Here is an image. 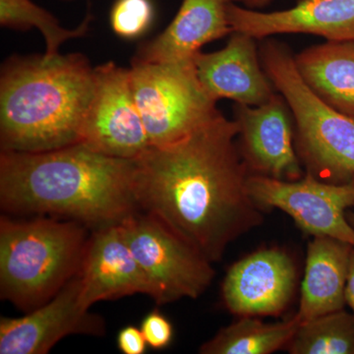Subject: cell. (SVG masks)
<instances>
[{"label": "cell", "mask_w": 354, "mask_h": 354, "mask_svg": "<svg viewBox=\"0 0 354 354\" xmlns=\"http://www.w3.org/2000/svg\"><path fill=\"white\" fill-rule=\"evenodd\" d=\"M236 121L221 114L188 136L135 158L140 211L157 216L212 263L264 221L247 187Z\"/></svg>", "instance_id": "6da1fadb"}, {"label": "cell", "mask_w": 354, "mask_h": 354, "mask_svg": "<svg viewBox=\"0 0 354 354\" xmlns=\"http://www.w3.org/2000/svg\"><path fill=\"white\" fill-rule=\"evenodd\" d=\"M135 158L111 157L82 143L0 153V205L16 215H53L88 227L118 225L139 211Z\"/></svg>", "instance_id": "7a4b0ae2"}, {"label": "cell", "mask_w": 354, "mask_h": 354, "mask_svg": "<svg viewBox=\"0 0 354 354\" xmlns=\"http://www.w3.org/2000/svg\"><path fill=\"white\" fill-rule=\"evenodd\" d=\"M95 88V68L78 53L9 59L0 78L1 151L80 143Z\"/></svg>", "instance_id": "3957f363"}, {"label": "cell", "mask_w": 354, "mask_h": 354, "mask_svg": "<svg viewBox=\"0 0 354 354\" xmlns=\"http://www.w3.org/2000/svg\"><path fill=\"white\" fill-rule=\"evenodd\" d=\"M79 221L0 218V295L32 311L50 301L80 272L88 241Z\"/></svg>", "instance_id": "277c9868"}, {"label": "cell", "mask_w": 354, "mask_h": 354, "mask_svg": "<svg viewBox=\"0 0 354 354\" xmlns=\"http://www.w3.org/2000/svg\"><path fill=\"white\" fill-rule=\"evenodd\" d=\"M263 68L292 113L295 147L307 172L329 183L354 178V118L324 102L298 73L286 44H261Z\"/></svg>", "instance_id": "5b68a950"}, {"label": "cell", "mask_w": 354, "mask_h": 354, "mask_svg": "<svg viewBox=\"0 0 354 354\" xmlns=\"http://www.w3.org/2000/svg\"><path fill=\"white\" fill-rule=\"evenodd\" d=\"M130 78L151 147L174 143L221 115L193 59L132 60Z\"/></svg>", "instance_id": "8992f818"}, {"label": "cell", "mask_w": 354, "mask_h": 354, "mask_svg": "<svg viewBox=\"0 0 354 354\" xmlns=\"http://www.w3.org/2000/svg\"><path fill=\"white\" fill-rule=\"evenodd\" d=\"M120 225L155 288L156 304L195 299L211 285L216 274L211 261L157 216L139 209Z\"/></svg>", "instance_id": "52a82bcc"}, {"label": "cell", "mask_w": 354, "mask_h": 354, "mask_svg": "<svg viewBox=\"0 0 354 354\" xmlns=\"http://www.w3.org/2000/svg\"><path fill=\"white\" fill-rule=\"evenodd\" d=\"M247 187L261 209H281L307 234L333 237L354 247V227L346 216L354 206V178L337 183L310 172L297 180L253 174Z\"/></svg>", "instance_id": "ba28073f"}, {"label": "cell", "mask_w": 354, "mask_h": 354, "mask_svg": "<svg viewBox=\"0 0 354 354\" xmlns=\"http://www.w3.org/2000/svg\"><path fill=\"white\" fill-rule=\"evenodd\" d=\"M95 72L94 97L80 143L111 157H140L151 143L135 102L130 69L108 62Z\"/></svg>", "instance_id": "9c48e42d"}, {"label": "cell", "mask_w": 354, "mask_h": 354, "mask_svg": "<svg viewBox=\"0 0 354 354\" xmlns=\"http://www.w3.org/2000/svg\"><path fill=\"white\" fill-rule=\"evenodd\" d=\"M234 114L239 151L249 171L283 180L301 178L295 120L283 95L276 92L258 106L236 104Z\"/></svg>", "instance_id": "30bf717a"}, {"label": "cell", "mask_w": 354, "mask_h": 354, "mask_svg": "<svg viewBox=\"0 0 354 354\" xmlns=\"http://www.w3.org/2000/svg\"><path fill=\"white\" fill-rule=\"evenodd\" d=\"M78 274L55 297L27 315L0 320V353L46 354L71 335H102L106 324L80 304Z\"/></svg>", "instance_id": "8fae6325"}, {"label": "cell", "mask_w": 354, "mask_h": 354, "mask_svg": "<svg viewBox=\"0 0 354 354\" xmlns=\"http://www.w3.org/2000/svg\"><path fill=\"white\" fill-rule=\"evenodd\" d=\"M297 281L290 256L278 248L262 249L228 269L221 286L223 304L242 316H279L290 304Z\"/></svg>", "instance_id": "7c38bea8"}, {"label": "cell", "mask_w": 354, "mask_h": 354, "mask_svg": "<svg viewBox=\"0 0 354 354\" xmlns=\"http://www.w3.org/2000/svg\"><path fill=\"white\" fill-rule=\"evenodd\" d=\"M78 276L79 299L86 309L102 300L136 293L156 297L155 288L133 255L120 223L95 230Z\"/></svg>", "instance_id": "4fadbf2b"}, {"label": "cell", "mask_w": 354, "mask_h": 354, "mask_svg": "<svg viewBox=\"0 0 354 354\" xmlns=\"http://www.w3.org/2000/svg\"><path fill=\"white\" fill-rule=\"evenodd\" d=\"M255 38L234 31L225 48L194 57L200 82L212 99L258 106L277 92L261 62Z\"/></svg>", "instance_id": "5bb4252c"}, {"label": "cell", "mask_w": 354, "mask_h": 354, "mask_svg": "<svg viewBox=\"0 0 354 354\" xmlns=\"http://www.w3.org/2000/svg\"><path fill=\"white\" fill-rule=\"evenodd\" d=\"M232 30L256 39L278 34H310L328 41H354V0H299L286 10L261 12L230 3Z\"/></svg>", "instance_id": "9a60e30c"}, {"label": "cell", "mask_w": 354, "mask_h": 354, "mask_svg": "<svg viewBox=\"0 0 354 354\" xmlns=\"http://www.w3.org/2000/svg\"><path fill=\"white\" fill-rule=\"evenodd\" d=\"M241 0H183L171 24L151 41L142 44L139 62H162L193 59L202 46L232 34L227 7Z\"/></svg>", "instance_id": "2e32d148"}, {"label": "cell", "mask_w": 354, "mask_h": 354, "mask_svg": "<svg viewBox=\"0 0 354 354\" xmlns=\"http://www.w3.org/2000/svg\"><path fill=\"white\" fill-rule=\"evenodd\" d=\"M353 248L329 236H313L309 242L299 309L295 315L300 323L344 308Z\"/></svg>", "instance_id": "e0dca14e"}, {"label": "cell", "mask_w": 354, "mask_h": 354, "mask_svg": "<svg viewBox=\"0 0 354 354\" xmlns=\"http://www.w3.org/2000/svg\"><path fill=\"white\" fill-rule=\"evenodd\" d=\"M295 64L319 99L354 118V41L311 46L295 55Z\"/></svg>", "instance_id": "ac0fdd59"}, {"label": "cell", "mask_w": 354, "mask_h": 354, "mask_svg": "<svg viewBox=\"0 0 354 354\" xmlns=\"http://www.w3.org/2000/svg\"><path fill=\"white\" fill-rule=\"evenodd\" d=\"M295 316L278 323H264L242 316L218 330L200 348L202 354H270L286 348L299 327Z\"/></svg>", "instance_id": "d6986e66"}, {"label": "cell", "mask_w": 354, "mask_h": 354, "mask_svg": "<svg viewBox=\"0 0 354 354\" xmlns=\"http://www.w3.org/2000/svg\"><path fill=\"white\" fill-rule=\"evenodd\" d=\"M291 354H354V315L344 309L300 323L286 346Z\"/></svg>", "instance_id": "ffe728a7"}, {"label": "cell", "mask_w": 354, "mask_h": 354, "mask_svg": "<svg viewBox=\"0 0 354 354\" xmlns=\"http://www.w3.org/2000/svg\"><path fill=\"white\" fill-rule=\"evenodd\" d=\"M92 16L88 15L76 29H65L53 14L32 0H0V24L14 30L38 29L46 41L44 55H58L60 46L68 39L80 38L88 32Z\"/></svg>", "instance_id": "44dd1931"}, {"label": "cell", "mask_w": 354, "mask_h": 354, "mask_svg": "<svg viewBox=\"0 0 354 354\" xmlns=\"http://www.w3.org/2000/svg\"><path fill=\"white\" fill-rule=\"evenodd\" d=\"M155 17L151 0H116L111 11V25L121 38H139L148 31Z\"/></svg>", "instance_id": "7402d4cb"}, {"label": "cell", "mask_w": 354, "mask_h": 354, "mask_svg": "<svg viewBox=\"0 0 354 354\" xmlns=\"http://www.w3.org/2000/svg\"><path fill=\"white\" fill-rule=\"evenodd\" d=\"M141 330L148 346L158 351L167 348L174 337L171 321L158 310H153L143 319Z\"/></svg>", "instance_id": "603a6c76"}, {"label": "cell", "mask_w": 354, "mask_h": 354, "mask_svg": "<svg viewBox=\"0 0 354 354\" xmlns=\"http://www.w3.org/2000/svg\"><path fill=\"white\" fill-rule=\"evenodd\" d=\"M147 346L143 333L135 326L123 328L118 335V346L122 353L143 354L146 353Z\"/></svg>", "instance_id": "cb8c5ba5"}, {"label": "cell", "mask_w": 354, "mask_h": 354, "mask_svg": "<svg viewBox=\"0 0 354 354\" xmlns=\"http://www.w3.org/2000/svg\"><path fill=\"white\" fill-rule=\"evenodd\" d=\"M346 304L353 310L354 315V248L351 251L348 281L346 286Z\"/></svg>", "instance_id": "d4e9b609"}, {"label": "cell", "mask_w": 354, "mask_h": 354, "mask_svg": "<svg viewBox=\"0 0 354 354\" xmlns=\"http://www.w3.org/2000/svg\"><path fill=\"white\" fill-rule=\"evenodd\" d=\"M244 6L250 9H260L263 7L269 6L272 0H241Z\"/></svg>", "instance_id": "484cf974"}, {"label": "cell", "mask_w": 354, "mask_h": 354, "mask_svg": "<svg viewBox=\"0 0 354 354\" xmlns=\"http://www.w3.org/2000/svg\"><path fill=\"white\" fill-rule=\"evenodd\" d=\"M354 208V206H353ZM349 223H351V225H353L354 227V212L353 214H351V216L348 218Z\"/></svg>", "instance_id": "4316f807"}]
</instances>
